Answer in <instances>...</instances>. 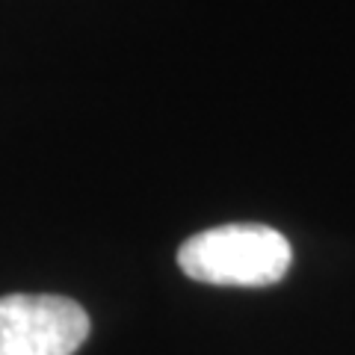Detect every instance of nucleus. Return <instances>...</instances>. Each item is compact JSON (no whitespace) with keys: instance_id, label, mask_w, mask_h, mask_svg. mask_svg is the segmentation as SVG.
Returning <instances> with one entry per match:
<instances>
[{"instance_id":"f257e3e1","label":"nucleus","mask_w":355,"mask_h":355,"mask_svg":"<svg viewBox=\"0 0 355 355\" xmlns=\"http://www.w3.org/2000/svg\"><path fill=\"white\" fill-rule=\"evenodd\" d=\"M293 263L291 243L270 225H219L190 237L178 266L193 282L219 287H266L282 282Z\"/></svg>"},{"instance_id":"f03ea898","label":"nucleus","mask_w":355,"mask_h":355,"mask_svg":"<svg viewBox=\"0 0 355 355\" xmlns=\"http://www.w3.org/2000/svg\"><path fill=\"white\" fill-rule=\"evenodd\" d=\"M89 338V314L65 296L0 299V355H74Z\"/></svg>"}]
</instances>
